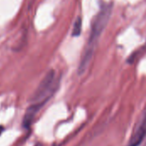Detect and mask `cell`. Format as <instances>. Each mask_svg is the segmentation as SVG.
I'll return each mask as SVG.
<instances>
[{
	"label": "cell",
	"mask_w": 146,
	"mask_h": 146,
	"mask_svg": "<svg viewBox=\"0 0 146 146\" xmlns=\"http://www.w3.org/2000/svg\"><path fill=\"white\" fill-rule=\"evenodd\" d=\"M59 80L56 77L55 70L50 69L44 75L31 98V104L27 109L22 120V126L24 128H28L32 125L39 110L57 90Z\"/></svg>",
	"instance_id": "cell-1"
},
{
	"label": "cell",
	"mask_w": 146,
	"mask_h": 146,
	"mask_svg": "<svg viewBox=\"0 0 146 146\" xmlns=\"http://www.w3.org/2000/svg\"><path fill=\"white\" fill-rule=\"evenodd\" d=\"M111 13H112V5L106 4L102 7L99 12L93 18L92 26H91V32H90L89 38L85 47L84 53L81 56V59L78 67V74L80 75H82L83 74H85L86 71L87 70L92 60L98 42L103 32L104 31L105 27H107L109 23V21L111 16Z\"/></svg>",
	"instance_id": "cell-2"
},
{
	"label": "cell",
	"mask_w": 146,
	"mask_h": 146,
	"mask_svg": "<svg viewBox=\"0 0 146 146\" xmlns=\"http://www.w3.org/2000/svg\"><path fill=\"white\" fill-rule=\"evenodd\" d=\"M146 136V110L143 113L138 124L133 129L127 146H139Z\"/></svg>",
	"instance_id": "cell-3"
},
{
	"label": "cell",
	"mask_w": 146,
	"mask_h": 146,
	"mask_svg": "<svg viewBox=\"0 0 146 146\" xmlns=\"http://www.w3.org/2000/svg\"><path fill=\"white\" fill-rule=\"evenodd\" d=\"M81 27H82V21L80 17H78L74 24V27L72 30V36L78 37L80 35L81 33Z\"/></svg>",
	"instance_id": "cell-4"
},
{
	"label": "cell",
	"mask_w": 146,
	"mask_h": 146,
	"mask_svg": "<svg viewBox=\"0 0 146 146\" xmlns=\"http://www.w3.org/2000/svg\"><path fill=\"white\" fill-rule=\"evenodd\" d=\"M3 131H4V127L3 126H0V136L2 135V133H3Z\"/></svg>",
	"instance_id": "cell-5"
}]
</instances>
